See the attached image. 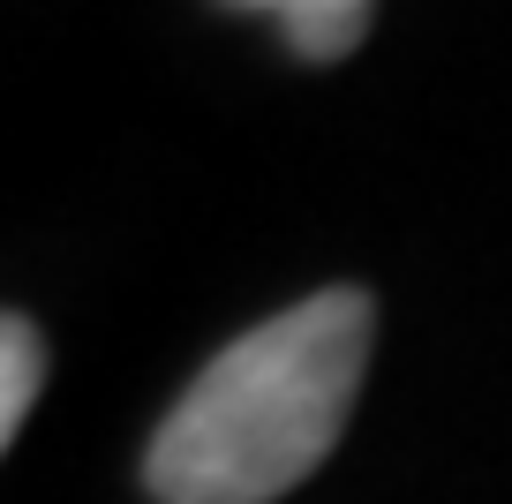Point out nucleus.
Listing matches in <instances>:
<instances>
[{"instance_id":"f257e3e1","label":"nucleus","mask_w":512,"mask_h":504,"mask_svg":"<svg viewBox=\"0 0 512 504\" xmlns=\"http://www.w3.org/2000/svg\"><path fill=\"white\" fill-rule=\"evenodd\" d=\"M377 339V301L362 286H324L241 331L174 399L144 452L159 504H272L324 467L354 414Z\"/></svg>"},{"instance_id":"f03ea898","label":"nucleus","mask_w":512,"mask_h":504,"mask_svg":"<svg viewBox=\"0 0 512 504\" xmlns=\"http://www.w3.org/2000/svg\"><path fill=\"white\" fill-rule=\"evenodd\" d=\"M226 8H256V16H279L287 46L302 61H347L369 31V8L377 0H226Z\"/></svg>"},{"instance_id":"7ed1b4c3","label":"nucleus","mask_w":512,"mask_h":504,"mask_svg":"<svg viewBox=\"0 0 512 504\" xmlns=\"http://www.w3.org/2000/svg\"><path fill=\"white\" fill-rule=\"evenodd\" d=\"M0 362H8V377H0V437L16 444L23 422H31V407H38V384H46V339H38L31 316H8V324H0Z\"/></svg>"}]
</instances>
